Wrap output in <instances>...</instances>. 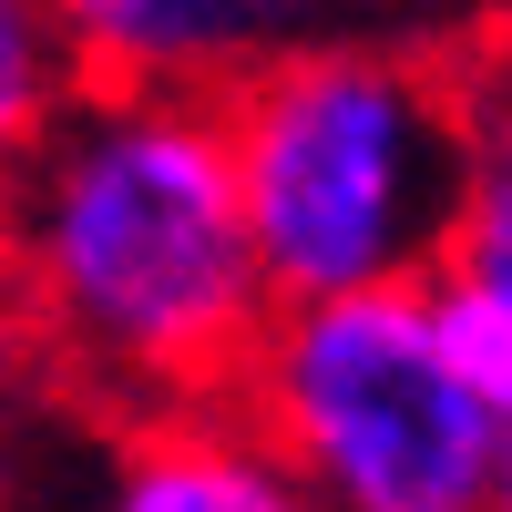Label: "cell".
Here are the masks:
<instances>
[{"instance_id": "1", "label": "cell", "mask_w": 512, "mask_h": 512, "mask_svg": "<svg viewBox=\"0 0 512 512\" xmlns=\"http://www.w3.org/2000/svg\"><path fill=\"white\" fill-rule=\"evenodd\" d=\"M267 308L205 93L72 82L0 154V338L31 379L113 410L226 400Z\"/></svg>"}, {"instance_id": "2", "label": "cell", "mask_w": 512, "mask_h": 512, "mask_svg": "<svg viewBox=\"0 0 512 512\" xmlns=\"http://www.w3.org/2000/svg\"><path fill=\"white\" fill-rule=\"evenodd\" d=\"M236 205L277 297L420 287L461 226L472 82L431 41L328 21L216 93Z\"/></svg>"}, {"instance_id": "3", "label": "cell", "mask_w": 512, "mask_h": 512, "mask_svg": "<svg viewBox=\"0 0 512 512\" xmlns=\"http://www.w3.org/2000/svg\"><path fill=\"white\" fill-rule=\"evenodd\" d=\"M236 410L287 451L318 512H482L502 410L441 359L420 287L277 297Z\"/></svg>"}, {"instance_id": "4", "label": "cell", "mask_w": 512, "mask_h": 512, "mask_svg": "<svg viewBox=\"0 0 512 512\" xmlns=\"http://www.w3.org/2000/svg\"><path fill=\"white\" fill-rule=\"evenodd\" d=\"M0 512H318L287 451L226 400H82L21 369Z\"/></svg>"}, {"instance_id": "5", "label": "cell", "mask_w": 512, "mask_h": 512, "mask_svg": "<svg viewBox=\"0 0 512 512\" xmlns=\"http://www.w3.org/2000/svg\"><path fill=\"white\" fill-rule=\"evenodd\" d=\"M62 52L82 82H134V93H205L246 82L287 41L349 21V0H52Z\"/></svg>"}, {"instance_id": "6", "label": "cell", "mask_w": 512, "mask_h": 512, "mask_svg": "<svg viewBox=\"0 0 512 512\" xmlns=\"http://www.w3.org/2000/svg\"><path fill=\"white\" fill-rule=\"evenodd\" d=\"M461 82H472V164H461L451 256L512 287V52L502 62H461Z\"/></svg>"}, {"instance_id": "7", "label": "cell", "mask_w": 512, "mask_h": 512, "mask_svg": "<svg viewBox=\"0 0 512 512\" xmlns=\"http://www.w3.org/2000/svg\"><path fill=\"white\" fill-rule=\"evenodd\" d=\"M420 308H431L441 359L472 379V400L512 410V287L482 277V267H461V256H441V267L420 277Z\"/></svg>"}, {"instance_id": "8", "label": "cell", "mask_w": 512, "mask_h": 512, "mask_svg": "<svg viewBox=\"0 0 512 512\" xmlns=\"http://www.w3.org/2000/svg\"><path fill=\"white\" fill-rule=\"evenodd\" d=\"M72 52H62V21L52 0H0V154H11L41 113L72 93Z\"/></svg>"}, {"instance_id": "9", "label": "cell", "mask_w": 512, "mask_h": 512, "mask_svg": "<svg viewBox=\"0 0 512 512\" xmlns=\"http://www.w3.org/2000/svg\"><path fill=\"white\" fill-rule=\"evenodd\" d=\"M482 512H512V410L492 431V472H482Z\"/></svg>"}, {"instance_id": "10", "label": "cell", "mask_w": 512, "mask_h": 512, "mask_svg": "<svg viewBox=\"0 0 512 512\" xmlns=\"http://www.w3.org/2000/svg\"><path fill=\"white\" fill-rule=\"evenodd\" d=\"M11 410H21V359H11V338H0V482H11Z\"/></svg>"}]
</instances>
